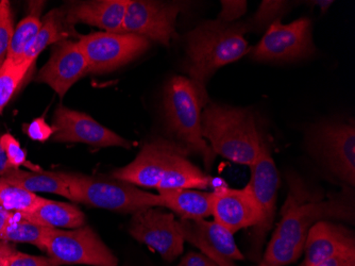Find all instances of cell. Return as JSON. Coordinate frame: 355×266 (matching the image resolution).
Returning <instances> with one entry per match:
<instances>
[{"mask_svg":"<svg viewBox=\"0 0 355 266\" xmlns=\"http://www.w3.org/2000/svg\"><path fill=\"white\" fill-rule=\"evenodd\" d=\"M10 169H12L11 165H10L9 162H8L3 148L0 146V178L3 177Z\"/></svg>","mask_w":355,"mask_h":266,"instance_id":"cell-37","label":"cell"},{"mask_svg":"<svg viewBox=\"0 0 355 266\" xmlns=\"http://www.w3.org/2000/svg\"><path fill=\"white\" fill-rule=\"evenodd\" d=\"M178 266H218L213 260L203 253H189L183 257Z\"/></svg>","mask_w":355,"mask_h":266,"instance_id":"cell-34","label":"cell"},{"mask_svg":"<svg viewBox=\"0 0 355 266\" xmlns=\"http://www.w3.org/2000/svg\"><path fill=\"white\" fill-rule=\"evenodd\" d=\"M247 32L245 22L225 24L215 19L202 22L187 33L185 69L196 87L203 108L209 103L205 89L209 78L217 69L250 51L244 38Z\"/></svg>","mask_w":355,"mask_h":266,"instance_id":"cell-3","label":"cell"},{"mask_svg":"<svg viewBox=\"0 0 355 266\" xmlns=\"http://www.w3.org/2000/svg\"><path fill=\"white\" fill-rule=\"evenodd\" d=\"M312 23L306 17L284 24L276 21L269 26L260 43L251 49V57L257 62H294L315 53Z\"/></svg>","mask_w":355,"mask_h":266,"instance_id":"cell-11","label":"cell"},{"mask_svg":"<svg viewBox=\"0 0 355 266\" xmlns=\"http://www.w3.org/2000/svg\"><path fill=\"white\" fill-rule=\"evenodd\" d=\"M43 6L44 3H35L33 9L19 22L17 27L14 29L7 60L16 65L21 64L25 51H27V48L29 47L41 28V11Z\"/></svg>","mask_w":355,"mask_h":266,"instance_id":"cell-24","label":"cell"},{"mask_svg":"<svg viewBox=\"0 0 355 266\" xmlns=\"http://www.w3.org/2000/svg\"><path fill=\"white\" fill-rule=\"evenodd\" d=\"M201 129L215 155L251 166L267 143L257 116L246 108L209 103L201 111Z\"/></svg>","mask_w":355,"mask_h":266,"instance_id":"cell-4","label":"cell"},{"mask_svg":"<svg viewBox=\"0 0 355 266\" xmlns=\"http://www.w3.org/2000/svg\"><path fill=\"white\" fill-rule=\"evenodd\" d=\"M45 253L58 266L83 264L117 266L119 260L89 226L77 229H53L45 239Z\"/></svg>","mask_w":355,"mask_h":266,"instance_id":"cell-8","label":"cell"},{"mask_svg":"<svg viewBox=\"0 0 355 266\" xmlns=\"http://www.w3.org/2000/svg\"><path fill=\"white\" fill-rule=\"evenodd\" d=\"M178 227L184 241L198 248L218 266H236L235 261L244 260L233 233L217 222L180 219Z\"/></svg>","mask_w":355,"mask_h":266,"instance_id":"cell-15","label":"cell"},{"mask_svg":"<svg viewBox=\"0 0 355 266\" xmlns=\"http://www.w3.org/2000/svg\"><path fill=\"white\" fill-rule=\"evenodd\" d=\"M83 51L89 73L103 74L125 65L150 47V41L130 33L92 32L77 42Z\"/></svg>","mask_w":355,"mask_h":266,"instance_id":"cell-10","label":"cell"},{"mask_svg":"<svg viewBox=\"0 0 355 266\" xmlns=\"http://www.w3.org/2000/svg\"><path fill=\"white\" fill-rule=\"evenodd\" d=\"M303 266H315L342 253H355V235L346 226L321 221L312 226L305 240Z\"/></svg>","mask_w":355,"mask_h":266,"instance_id":"cell-18","label":"cell"},{"mask_svg":"<svg viewBox=\"0 0 355 266\" xmlns=\"http://www.w3.org/2000/svg\"><path fill=\"white\" fill-rule=\"evenodd\" d=\"M315 266H355V253H342L324 260Z\"/></svg>","mask_w":355,"mask_h":266,"instance_id":"cell-35","label":"cell"},{"mask_svg":"<svg viewBox=\"0 0 355 266\" xmlns=\"http://www.w3.org/2000/svg\"><path fill=\"white\" fill-rule=\"evenodd\" d=\"M294 3L284 0H264L252 17L245 22L249 31L261 32L268 29L271 24L281 21L283 16L292 9Z\"/></svg>","mask_w":355,"mask_h":266,"instance_id":"cell-27","label":"cell"},{"mask_svg":"<svg viewBox=\"0 0 355 266\" xmlns=\"http://www.w3.org/2000/svg\"><path fill=\"white\" fill-rule=\"evenodd\" d=\"M45 198L35 193L0 182V208L12 213H29L35 211Z\"/></svg>","mask_w":355,"mask_h":266,"instance_id":"cell-26","label":"cell"},{"mask_svg":"<svg viewBox=\"0 0 355 266\" xmlns=\"http://www.w3.org/2000/svg\"><path fill=\"white\" fill-rule=\"evenodd\" d=\"M162 207L180 216L181 219H205L212 216L213 192L196 189L159 191Z\"/></svg>","mask_w":355,"mask_h":266,"instance_id":"cell-20","label":"cell"},{"mask_svg":"<svg viewBox=\"0 0 355 266\" xmlns=\"http://www.w3.org/2000/svg\"><path fill=\"white\" fill-rule=\"evenodd\" d=\"M14 214L12 212L6 211L0 208V233L3 231L8 223L13 219Z\"/></svg>","mask_w":355,"mask_h":266,"instance_id":"cell-38","label":"cell"},{"mask_svg":"<svg viewBox=\"0 0 355 266\" xmlns=\"http://www.w3.org/2000/svg\"><path fill=\"white\" fill-rule=\"evenodd\" d=\"M87 73L89 67L83 51L78 43L67 39L55 44L51 58L37 74V81L51 87L63 98Z\"/></svg>","mask_w":355,"mask_h":266,"instance_id":"cell-16","label":"cell"},{"mask_svg":"<svg viewBox=\"0 0 355 266\" xmlns=\"http://www.w3.org/2000/svg\"><path fill=\"white\" fill-rule=\"evenodd\" d=\"M300 266H303V265H302V263H301V264H300Z\"/></svg>","mask_w":355,"mask_h":266,"instance_id":"cell-41","label":"cell"},{"mask_svg":"<svg viewBox=\"0 0 355 266\" xmlns=\"http://www.w3.org/2000/svg\"><path fill=\"white\" fill-rule=\"evenodd\" d=\"M129 0H94L73 3L67 11V23L87 24L109 33H123Z\"/></svg>","mask_w":355,"mask_h":266,"instance_id":"cell-19","label":"cell"},{"mask_svg":"<svg viewBox=\"0 0 355 266\" xmlns=\"http://www.w3.org/2000/svg\"><path fill=\"white\" fill-rule=\"evenodd\" d=\"M71 35H76V33L73 26L67 23V11L62 9L53 10L42 19L41 28L25 51L21 64L30 69L40 53L45 51L48 46L67 40Z\"/></svg>","mask_w":355,"mask_h":266,"instance_id":"cell-21","label":"cell"},{"mask_svg":"<svg viewBox=\"0 0 355 266\" xmlns=\"http://www.w3.org/2000/svg\"><path fill=\"white\" fill-rule=\"evenodd\" d=\"M191 155L173 140L155 139L143 146L131 163L115 169L111 177L157 191L207 190L212 185V178L189 161Z\"/></svg>","mask_w":355,"mask_h":266,"instance_id":"cell-2","label":"cell"},{"mask_svg":"<svg viewBox=\"0 0 355 266\" xmlns=\"http://www.w3.org/2000/svg\"><path fill=\"white\" fill-rule=\"evenodd\" d=\"M53 228L45 227L35 222L23 219L19 214H14L0 233V241L8 243H26L35 246L41 251L45 249V239Z\"/></svg>","mask_w":355,"mask_h":266,"instance_id":"cell-25","label":"cell"},{"mask_svg":"<svg viewBox=\"0 0 355 266\" xmlns=\"http://www.w3.org/2000/svg\"><path fill=\"white\" fill-rule=\"evenodd\" d=\"M71 194V201L89 207L121 213H132L147 208H162L159 194L143 191L121 180L61 173Z\"/></svg>","mask_w":355,"mask_h":266,"instance_id":"cell-6","label":"cell"},{"mask_svg":"<svg viewBox=\"0 0 355 266\" xmlns=\"http://www.w3.org/2000/svg\"><path fill=\"white\" fill-rule=\"evenodd\" d=\"M309 153L333 177L348 187L355 185L354 123H321L308 131Z\"/></svg>","mask_w":355,"mask_h":266,"instance_id":"cell-7","label":"cell"},{"mask_svg":"<svg viewBox=\"0 0 355 266\" xmlns=\"http://www.w3.org/2000/svg\"><path fill=\"white\" fill-rule=\"evenodd\" d=\"M221 11L219 13V22L225 24H234L247 12V1L245 0H223Z\"/></svg>","mask_w":355,"mask_h":266,"instance_id":"cell-31","label":"cell"},{"mask_svg":"<svg viewBox=\"0 0 355 266\" xmlns=\"http://www.w3.org/2000/svg\"><path fill=\"white\" fill-rule=\"evenodd\" d=\"M163 105L167 127L173 135V141L187 148L191 155L199 156L205 167L211 169L216 155L203 138V106L191 79L182 76L171 78L165 88Z\"/></svg>","mask_w":355,"mask_h":266,"instance_id":"cell-5","label":"cell"},{"mask_svg":"<svg viewBox=\"0 0 355 266\" xmlns=\"http://www.w3.org/2000/svg\"><path fill=\"white\" fill-rule=\"evenodd\" d=\"M128 231L133 239L157 251L165 261L177 259L184 249V240L171 213L147 208L133 214Z\"/></svg>","mask_w":355,"mask_h":266,"instance_id":"cell-13","label":"cell"},{"mask_svg":"<svg viewBox=\"0 0 355 266\" xmlns=\"http://www.w3.org/2000/svg\"><path fill=\"white\" fill-rule=\"evenodd\" d=\"M7 266H58L49 257L32 256L15 251L8 261Z\"/></svg>","mask_w":355,"mask_h":266,"instance_id":"cell-32","label":"cell"},{"mask_svg":"<svg viewBox=\"0 0 355 266\" xmlns=\"http://www.w3.org/2000/svg\"><path fill=\"white\" fill-rule=\"evenodd\" d=\"M13 14L8 0L0 1V66L7 60L10 44L13 38Z\"/></svg>","mask_w":355,"mask_h":266,"instance_id":"cell-29","label":"cell"},{"mask_svg":"<svg viewBox=\"0 0 355 266\" xmlns=\"http://www.w3.org/2000/svg\"><path fill=\"white\" fill-rule=\"evenodd\" d=\"M55 142L60 143H85L94 147H132V143L123 139L114 131L95 121L85 113L59 106L53 115Z\"/></svg>","mask_w":355,"mask_h":266,"instance_id":"cell-14","label":"cell"},{"mask_svg":"<svg viewBox=\"0 0 355 266\" xmlns=\"http://www.w3.org/2000/svg\"><path fill=\"white\" fill-rule=\"evenodd\" d=\"M15 251V248L11 245V243L0 241V266H7L10 257Z\"/></svg>","mask_w":355,"mask_h":266,"instance_id":"cell-36","label":"cell"},{"mask_svg":"<svg viewBox=\"0 0 355 266\" xmlns=\"http://www.w3.org/2000/svg\"><path fill=\"white\" fill-rule=\"evenodd\" d=\"M183 3L129 0L123 19V33L139 35L169 46L175 37V23Z\"/></svg>","mask_w":355,"mask_h":266,"instance_id":"cell-12","label":"cell"},{"mask_svg":"<svg viewBox=\"0 0 355 266\" xmlns=\"http://www.w3.org/2000/svg\"><path fill=\"white\" fill-rule=\"evenodd\" d=\"M29 69L23 64L16 65L9 60H6L5 63L0 66V116L25 79Z\"/></svg>","mask_w":355,"mask_h":266,"instance_id":"cell-28","label":"cell"},{"mask_svg":"<svg viewBox=\"0 0 355 266\" xmlns=\"http://www.w3.org/2000/svg\"><path fill=\"white\" fill-rule=\"evenodd\" d=\"M0 182L21 188L32 193L37 194V192L51 193L71 199L69 188L67 182L62 177L61 173L45 171L27 172L19 169H10L3 177L0 178Z\"/></svg>","mask_w":355,"mask_h":266,"instance_id":"cell-23","label":"cell"},{"mask_svg":"<svg viewBox=\"0 0 355 266\" xmlns=\"http://www.w3.org/2000/svg\"><path fill=\"white\" fill-rule=\"evenodd\" d=\"M260 266H268V265H266V264H264V263H261Z\"/></svg>","mask_w":355,"mask_h":266,"instance_id":"cell-40","label":"cell"},{"mask_svg":"<svg viewBox=\"0 0 355 266\" xmlns=\"http://www.w3.org/2000/svg\"><path fill=\"white\" fill-rule=\"evenodd\" d=\"M19 214V213H17ZM23 219L35 222L45 227L65 228L77 229L83 227L85 223V215L76 206L67 203L46 199L35 210L29 213L19 214Z\"/></svg>","mask_w":355,"mask_h":266,"instance_id":"cell-22","label":"cell"},{"mask_svg":"<svg viewBox=\"0 0 355 266\" xmlns=\"http://www.w3.org/2000/svg\"><path fill=\"white\" fill-rule=\"evenodd\" d=\"M314 3L321 8V11L324 12L332 5L333 1H315Z\"/></svg>","mask_w":355,"mask_h":266,"instance_id":"cell-39","label":"cell"},{"mask_svg":"<svg viewBox=\"0 0 355 266\" xmlns=\"http://www.w3.org/2000/svg\"><path fill=\"white\" fill-rule=\"evenodd\" d=\"M212 215L215 222L233 235L253 227L260 219L257 201L247 187L241 190L221 188L213 192Z\"/></svg>","mask_w":355,"mask_h":266,"instance_id":"cell-17","label":"cell"},{"mask_svg":"<svg viewBox=\"0 0 355 266\" xmlns=\"http://www.w3.org/2000/svg\"><path fill=\"white\" fill-rule=\"evenodd\" d=\"M250 169L251 178L247 188L252 193L260 211V219L253 226L251 235L250 258L257 261L262 257L265 240L272 228L280 187L278 169L271 157L268 144L263 146L260 156Z\"/></svg>","mask_w":355,"mask_h":266,"instance_id":"cell-9","label":"cell"},{"mask_svg":"<svg viewBox=\"0 0 355 266\" xmlns=\"http://www.w3.org/2000/svg\"><path fill=\"white\" fill-rule=\"evenodd\" d=\"M0 146L7 157L12 169H19L27 163V153L24 151L21 144L10 133L0 137Z\"/></svg>","mask_w":355,"mask_h":266,"instance_id":"cell-30","label":"cell"},{"mask_svg":"<svg viewBox=\"0 0 355 266\" xmlns=\"http://www.w3.org/2000/svg\"><path fill=\"white\" fill-rule=\"evenodd\" d=\"M354 201L348 190L324 198L314 195L299 179L291 181L282 219L273 232L262 263L286 266L302 255L305 240L313 225L321 221L354 223Z\"/></svg>","mask_w":355,"mask_h":266,"instance_id":"cell-1","label":"cell"},{"mask_svg":"<svg viewBox=\"0 0 355 266\" xmlns=\"http://www.w3.org/2000/svg\"><path fill=\"white\" fill-rule=\"evenodd\" d=\"M26 133L33 141L46 142L53 138V126L48 125L43 117L35 119L25 127Z\"/></svg>","mask_w":355,"mask_h":266,"instance_id":"cell-33","label":"cell"}]
</instances>
